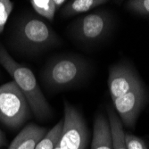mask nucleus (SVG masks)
Listing matches in <instances>:
<instances>
[{
  "instance_id": "f257e3e1",
  "label": "nucleus",
  "mask_w": 149,
  "mask_h": 149,
  "mask_svg": "<svg viewBox=\"0 0 149 149\" xmlns=\"http://www.w3.org/2000/svg\"><path fill=\"white\" fill-rule=\"evenodd\" d=\"M88 59L72 54H63L49 59L40 73L45 87L51 92H61L79 86L92 73Z\"/></svg>"
},
{
  "instance_id": "f03ea898",
  "label": "nucleus",
  "mask_w": 149,
  "mask_h": 149,
  "mask_svg": "<svg viewBox=\"0 0 149 149\" xmlns=\"http://www.w3.org/2000/svg\"><path fill=\"white\" fill-rule=\"evenodd\" d=\"M0 64L24 95L34 115L41 120L49 119L53 113L52 107L40 89L34 73L28 67L17 63L2 44H0Z\"/></svg>"
},
{
  "instance_id": "7ed1b4c3",
  "label": "nucleus",
  "mask_w": 149,
  "mask_h": 149,
  "mask_svg": "<svg viewBox=\"0 0 149 149\" xmlns=\"http://www.w3.org/2000/svg\"><path fill=\"white\" fill-rule=\"evenodd\" d=\"M115 26V16L110 9L97 8L72 21L67 28L69 36L85 47L104 43L111 37Z\"/></svg>"
},
{
  "instance_id": "20e7f679",
  "label": "nucleus",
  "mask_w": 149,
  "mask_h": 149,
  "mask_svg": "<svg viewBox=\"0 0 149 149\" xmlns=\"http://www.w3.org/2000/svg\"><path fill=\"white\" fill-rule=\"evenodd\" d=\"M15 47L28 55H36L59 47L62 39L49 25L38 17L27 16L22 19L13 32Z\"/></svg>"
},
{
  "instance_id": "39448f33",
  "label": "nucleus",
  "mask_w": 149,
  "mask_h": 149,
  "mask_svg": "<svg viewBox=\"0 0 149 149\" xmlns=\"http://www.w3.org/2000/svg\"><path fill=\"white\" fill-rule=\"evenodd\" d=\"M31 112L28 101L13 81L0 86V121L3 124L20 128L30 119Z\"/></svg>"
},
{
  "instance_id": "423d86ee",
  "label": "nucleus",
  "mask_w": 149,
  "mask_h": 149,
  "mask_svg": "<svg viewBox=\"0 0 149 149\" xmlns=\"http://www.w3.org/2000/svg\"><path fill=\"white\" fill-rule=\"evenodd\" d=\"M63 130L58 146L61 149H86L88 130L82 114L66 100L63 101Z\"/></svg>"
},
{
  "instance_id": "0eeeda50",
  "label": "nucleus",
  "mask_w": 149,
  "mask_h": 149,
  "mask_svg": "<svg viewBox=\"0 0 149 149\" xmlns=\"http://www.w3.org/2000/svg\"><path fill=\"white\" fill-rule=\"evenodd\" d=\"M148 101V90L144 82H141L123 96L113 99V103L121 123L128 128L133 129Z\"/></svg>"
},
{
  "instance_id": "6e6552de",
  "label": "nucleus",
  "mask_w": 149,
  "mask_h": 149,
  "mask_svg": "<svg viewBox=\"0 0 149 149\" xmlns=\"http://www.w3.org/2000/svg\"><path fill=\"white\" fill-rule=\"evenodd\" d=\"M143 82L135 67L128 61H120L109 68L107 84L112 100L123 96Z\"/></svg>"
},
{
  "instance_id": "1a4fd4ad",
  "label": "nucleus",
  "mask_w": 149,
  "mask_h": 149,
  "mask_svg": "<svg viewBox=\"0 0 149 149\" xmlns=\"http://www.w3.org/2000/svg\"><path fill=\"white\" fill-rule=\"evenodd\" d=\"M46 133L45 128L38 126L35 123H30L20 131L10 144L8 149H35Z\"/></svg>"
},
{
  "instance_id": "9d476101",
  "label": "nucleus",
  "mask_w": 149,
  "mask_h": 149,
  "mask_svg": "<svg viewBox=\"0 0 149 149\" xmlns=\"http://www.w3.org/2000/svg\"><path fill=\"white\" fill-rule=\"evenodd\" d=\"M91 149H113V138L109 120L101 113L95 117Z\"/></svg>"
},
{
  "instance_id": "9b49d317",
  "label": "nucleus",
  "mask_w": 149,
  "mask_h": 149,
  "mask_svg": "<svg viewBox=\"0 0 149 149\" xmlns=\"http://www.w3.org/2000/svg\"><path fill=\"white\" fill-rule=\"evenodd\" d=\"M106 3L108 1L105 0H71L60 10V15L63 18L73 17L99 8Z\"/></svg>"
},
{
  "instance_id": "f8f14e48",
  "label": "nucleus",
  "mask_w": 149,
  "mask_h": 149,
  "mask_svg": "<svg viewBox=\"0 0 149 149\" xmlns=\"http://www.w3.org/2000/svg\"><path fill=\"white\" fill-rule=\"evenodd\" d=\"M107 118L109 120L112 138L113 149H127L124 141V130L123 123L118 117L115 110L110 105L107 106Z\"/></svg>"
},
{
  "instance_id": "ddd939ff",
  "label": "nucleus",
  "mask_w": 149,
  "mask_h": 149,
  "mask_svg": "<svg viewBox=\"0 0 149 149\" xmlns=\"http://www.w3.org/2000/svg\"><path fill=\"white\" fill-rule=\"evenodd\" d=\"M63 120H60L57 124L48 130L39 140L35 149H56L59 146L63 130Z\"/></svg>"
},
{
  "instance_id": "4468645a",
  "label": "nucleus",
  "mask_w": 149,
  "mask_h": 149,
  "mask_svg": "<svg viewBox=\"0 0 149 149\" xmlns=\"http://www.w3.org/2000/svg\"><path fill=\"white\" fill-rule=\"evenodd\" d=\"M34 11L40 16L53 22L56 13L53 0H31L30 1Z\"/></svg>"
},
{
  "instance_id": "2eb2a0df",
  "label": "nucleus",
  "mask_w": 149,
  "mask_h": 149,
  "mask_svg": "<svg viewBox=\"0 0 149 149\" xmlns=\"http://www.w3.org/2000/svg\"><path fill=\"white\" fill-rule=\"evenodd\" d=\"M125 7L134 15L149 17V0H130L126 2Z\"/></svg>"
},
{
  "instance_id": "dca6fc26",
  "label": "nucleus",
  "mask_w": 149,
  "mask_h": 149,
  "mask_svg": "<svg viewBox=\"0 0 149 149\" xmlns=\"http://www.w3.org/2000/svg\"><path fill=\"white\" fill-rule=\"evenodd\" d=\"M13 8V2L9 1V0H0V33L4 31Z\"/></svg>"
},
{
  "instance_id": "f3484780",
  "label": "nucleus",
  "mask_w": 149,
  "mask_h": 149,
  "mask_svg": "<svg viewBox=\"0 0 149 149\" xmlns=\"http://www.w3.org/2000/svg\"><path fill=\"white\" fill-rule=\"evenodd\" d=\"M124 141L127 149H148L146 141L142 138L129 132L124 133Z\"/></svg>"
},
{
  "instance_id": "a211bd4d",
  "label": "nucleus",
  "mask_w": 149,
  "mask_h": 149,
  "mask_svg": "<svg viewBox=\"0 0 149 149\" xmlns=\"http://www.w3.org/2000/svg\"><path fill=\"white\" fill-rule=\"evenodd\" d=\"M53 1H54V5H55V6H56V12L58 10H61L67 2V1H65V0H53Z\"/></svg>"
},
{
  "instance_id": "6ab92c4d",
  "label": "nucleus",
  "mask_w": 149,
  "mask_h": 149,
  "mask_svg": "<svg viewBox=\"0 0 149 149\" xmlns=\"http://www.w3.org/2000/svg\"><path fill=\"white\" fill-rule=\"evenodd\" d=\"M0 143H1V133H0Z\"/></svg>"
},
{
  "instance_id": "aec40b11",
  "label": "nucleus",
  "mask_w": 149,
  "mask_h": 149,
  "mask_svg": "<svg viewBox=\"0 0 149 149\" xmlns=\"http://www.w3.org/2000/svg\"><path fill=\"white\" fill-rule=\"evenodd\" d=\"M56 149H61V148H60V147H59V146H57V147H56Z\"/></svg>"
}]
</instances>
